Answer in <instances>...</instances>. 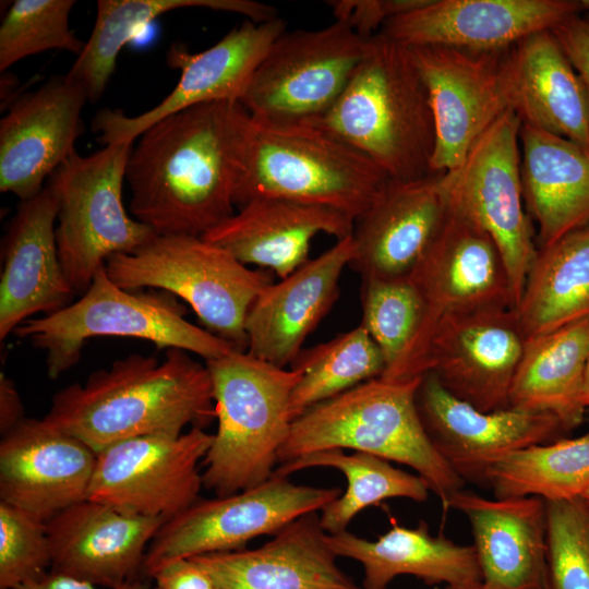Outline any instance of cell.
<instances>
[{
  "label": "cell",
  "instance_id": "6da1fadb",
  "mask_svg": "<svg viewBox=\"0 0 589 589\" xmlns=\"http://www.w3.org/2000/svg\"><path fill=\"white\" fill-rule=\"evenodd\" d=\"M249 112L239 101L168 116L133 144L130 212L159 236L202 237L235 213Z\"/></svg>",
  "mask_w": 589,
  "mask_h": 589
},
{
  "label": "cell",
  "instance_id": "7a4b0ae2",
  "mask_svg": "<svg viewBox=\"0 0 589 589\" xmlns=\"http://www.w3.org/2000/svg\"><path fill=\"white\" fill-rule=\"evenodd\" d=\"M216 418L209 371L188 351L168 349L164 361L132 353L55 394L43 420L94 452L121 441L180 435Z\"/></svg>",
  "mask_w": 589,
  "mask_h": 589
},
{
  "label": "cell",
  "instance_id": "3957f363",
  "mask_svg": "<svg viewBox=\"0 0 589 589\" xmlns=\"http://www.w3.org/2000/svg\"><path fill=\"white\" fill-rule=\"evenodd\" d=\"M309 122L360 152L393 180L433 175L435 128L428 91L409 48L382 35L364 55L344 93Z\"/></svg>",
  "mask_w": 589,
  "mask_h": 589
},
{
  "label": "cell",
  "instance_id": "277c9868",
  "mask_svg": "<svg viewBox=\"0 0 589 589\" xmlns=\"http://www.w3.org/2000/svg\"><path fill=\"white\" fill-rule=\"evenodd\" d=\"M389 179L370 158L318 127L249 113L235 205L283 199L332 208L356 220Z\"/></svg>",
  "mask_w": 589,
  "mask_h": 589
},
{
  "label": "cell",
  "instance_id": "5b68a950",
  "mask_svg": "<svg viewBox=\"0 0 589 589\" xmlns=\"http://www.w3.org/2000/svg\"><path fill=\"white\" fill-rule=\"evenodd\" d=\"M421 378L376 377L311 407L292 421L278 464L332 448L368 453L416 470L447 510L465 481L422 425L416 404Z\"/></svg>",
  "mask_w": 589,
  "mask_h": 589
},
{
  "label": "cell",
  "instance_id": "8992f818",
  "mask_svg": "<svg viewBox=\"0 0 589 589\" xmlns=\"http://www.w3.org/2000/svg\"><path fill=\"white\" fill-rule=\"evenodd\" d=\"M205 364L218 426L202 461V480L225 496L273 476L291 428L289 404L300 373L239 350Z\"/></svg>",
  "mask_w": 589,
  "mask_h": 589
},
{
  "label": "cell",
  "instance_id": "52a82bcc",
  "mask_svg": "<svg viewBox=\"0 0 589 589\" xmlns=\"http://www.w3.org/2000/svg\"><path fill=\"white\" fill-rule=\"evenodd\" d=\"M185 311L177 297L166 291L134 292L119 287L103 266L79 300L23 322L13 334L45 351L47 375L52 380L77 363L84 344L94 337L145 339L158 349H181L205 361L237 350L189 322Z\"/></svg>",
  "mask_w": 589,
  "mask_h": 589
},
{
  "label": "cell",
  "instance_id": "ba28073f",
  "mask_svg": "<svg viewBox=\"0 0 589 589\" xmlns=\"http://www.w3.org/2000/svg\"><path fill=\"white\" fill-rule=\"evenodd\" d=\"M105 268L119 287L155 288L187 302L205 329L247 351L249 309L273 283L272 272L252 269L199 236H154L137 249L110 256Z\"/></svg>",
  "mask_w": 589,
  "mask_h": 589
},
{
  "label": "cell",
  "instance_id": "9c48e42d",
  "mask_svg": "<svg viewBox=\"0 0 589 589\" xmlns=\"http://www.w3.org/2000/svg\"><path fill=\"white\" fill-rule=\"evenodd\" d=\"M134 142L71 155L50 177L58 215L56 242L62 269L75 292L116 254L131 252L154 233L129 215L122 201L125 169Z\"/></svg>",
  "mask_w": 589,
  "mask_h": 589
},
{
  "label": "cell",
  "instance_id": "30bf717a",
  "mask_svg": "<svg viewBox=\"0 0 589 589\" xmlns=\"http://www.w3.org/2000/svg\"><path fill=\"white\" fill-rule=\"evenodd\" d=\"M408 278L422 303L421 323L399 361L381 376L384 378L425 374L431 339L446 316L490 308L514 309L497 245L453 202L444 227Z\"/></svg>",
  "mask_w": 589,
  "mask_h": 589
},
{
  "label": "cell",
  "instance_id": "8fae6325",
  "mask_svg": "<svg viewBox=\"0 0 589 589\" xmlns=\"http://www.w3.org/2000/svg\"><path fill=\"white\" fill-rule=\"evenodd\" d=\"M340 495L339 488L296 484L273 474L243 491L197 500L163 524L147 549L142 572L152 577L178 558L244 549L252 539L274 536L293 520L321 512Z\"/></svg>",
  "mask_w": 589,
  "mask_h": 589
},
{
  "label": "cell",
  "instance_id": "7c38bea8",
  "mask_svg": "<svg viewBox=\"0 0 589 589\" xmlns=\"http://www.w3.org/2000/svg\"><path fill=\"white\" fill-rule=\"evenodd\" d=\"M366 41L336 20L320 29L285 32L271 46L240 104L261 119H316L346 89Z\"/></svg>",
  "mask_w": 589,
  "mask_h": 589
},
{
  "label": "cell",
  "instance_id": "4fadbf2b",
  "mask_svg": "<svg viewBox=\"0 0 589 589\" xmlns=\"http://www.w3.org/2000/svg\"><path fill=\"white\" fill-rule=\"evenodd\" d=\"M521 121L507 111L478 140L453 172L454 205L483 228L505 264L514 309L537 254L533 227L525 209L520 177Z\"/></svg>",
  "mask_w": 589,
  "mask_h": 589
},
{
  "label": "cell",
  "instance_id": "5bb4252c",
  "mask_svg": "<svg viewBox=\"0 0 589 589\" xmlns=\"http://www.w3.org/2000/svg\"><path fill=\"white\" fill-rule=\"evenodd\" d=\"M213 441L202 428L180 435H151L97 453L87 500L123 514L168 520L199 498V465Z\"/></svg>",
  "mask_w": 589,
  "mask_h": 589
},
{
  "label": "cell",
  "instance_id": "9a60e30c",
  "mask_svg": "<svg viewBox=\"0 0 589 589\" xmlns=\"http://www.w3.org/2000/svg\"><path fill=\"white\" fill-rule=\"evenodd\" d=\"M408 48L428 91L434 120L431 170H457L483 133L510 110L504 75L506 49Z\"/></svg>",
  "mask_w": 589,
  "mask_h": 589
},
{
  "label": "cell",
  "instance_id": "2e32d148",
  "mask_svg": "<svg viewBox=\"0 0 589 589\" xmlns=\"http://www.w3.org/2000/svg\"><path fill=\"white\" fill-rule=\"evenodd\" d=\"M286 32L279 17L266 22L245 20L212 47L191 53L172 46L168 63L180 69L175 88L158 105L137 116L103 109L92 128L105 146L134 142L161 119L187 108L213 101H239L273 43Z\"/></svg>",
  "mask_w": 589,
  "mask_h": 589
},
{
  "label": "cell",
  "instance_id": "e0dca14e",
  "mask_svg": "<svg viewBox=\"0 0 589 589\" xmlns=\"http://www.w3.org/2000/svg\"><path fill=\"white\" fill-rule=\"evenodd\" d=\"M416 404L432 445L465 482L485 485L488 469L500 458L566 433L550 413L481 411L452 395L433 372L422 375Z\"/></svg>",
  "mask_w": 589,
  "mask_h": 589
},
{
  "label": "cell",
  "instance_id": "ac0fdd59",
  "mask_svg": "<svg viewBox=\"0 0 589 589\" xmlns=\"http://www.w3.org/2000/svg\"><path fill=\"white\" fill-rule=\"evenodd\" d=\"M525 342L512 308L449 315L435 328L425 373L433 372L452 395L481 411L506 409Z\"/></svg>",
  "mask_w": 589,
  "mask_h": 589
},
{
  "label": "cell",
  "instance_id": "d6986e66",
  "mask_svg": "<svg viewBox=\"0 0 589 589\" xmlns=\"http://www.w3.org/2000/svg\"><path fill=\"white\" fill-rule=\"evenodd\" d=\"M83 86L53 76L13 100L0 120V191L23 201L44 190V181L71 156L84 131Z\"/></svg>",
  "mask_w": 589,
  "mask_h": 589
},
{
  "label": "cell",
  "instance_id": "ffe728a7",
  "mask_svg": "<svg viewBox=\"0 0 589 589\" xmlns=\"http://www.w3.org/2000/svg\"><path fill=\"white\" fill-rule=\"evenodd\" d=\"M452 181V171L411 181L389 179L354 220L349 266L362 279L408 277L445 225Z\"/></svg>",
  "mask_w": 589,
  "mask_h": 589
},
{
  "label": "cell",
  "instance_id": "44dd1931",
  "mask_svg": "<svg viewBox=\"0 0 589 589\" xmlns=\"http://www.w3.org/2000/svg\"><path fill=\"white\" fill-rule=\"evenodd\" d=\"M582 12H589V0H430L389 20L380 33L407 47L495 51Z\"/></svg>",
  "mask_w": 589,
  "mask_h": 589
},
{
  "label": "cell",
  "instance_id": "7402d4cb",
  "mask_svg": "<svg viewBox=\"0 0 589 589\" xmlns=\"http://www.w3.org/2000/svg\"><path fill=\"white\" fill-rule=\"evenodd\" d=\"M96 459L77 437L24 418L2 434L0 501L46 522L87 498Z\"/></svg>",
  "mask_w": 589,
  "mask_h": 589
},
{
  "label": "cell",
  "instance_id": "603a6c76",
  "mask_svg": "<svg viewBox=\"0 0 589 589\" xmlns=\"http://www.w3.org/2000/svg\"><path fill=\"white\" fill-rule=\"evenodd\" d=\"M165 521L161 517L127 515L87 498L75 503L46 521L49 572L101 588L134 580Z\"/></svg>",
  "mask_w": 589,
  "mask_h": 589
},
{
  "label": "cell",
  "instance_id": "cb8c5ba5",
  "mask_svg": "<svg viewBox=\"0 0 589 589\" xmlns=\"http://www.w3.org/2000/svg\"><path fill=\"white\" fill-rule=\"evenodd\" d=\"M353 254L351 236L337 240L321 255L266 286L245 318L247 352L279 368L290 366L335 303L341 273Z\"/></svg>",
  "mask_w": 589,
  "mask_h": 589
},
{
  "label": "cell",
  "instance_id": "d4e9b609",
  "mask_svg": "<svg viewBox=\"0 0 589 589\" xmlns=\"http://www.w3.org/2000/svg\"><path fill=\"white\" fill-rule=\"evenodd\" d=\"M58 204L46 185L23 201L2 242L0 339L39 312L51 314L76 293L62 269L56 242Z\"/></svg>",
  "mask_w": 589,
  "mask_h": 589
},
{
  "label": "cell",
  "instance_id": "484cf974",
  "mask_svg": "<svg viewBox=\"0 0 589 589\" xmlns=\"http://www.w3.org/2000/svg\"><path fill=\"white\" fill-rule=\"evenodd\" d=\"M448 508L470 524L483 582L495 589H550L543 498H488L462 489Z\"/></svg>",
  "mask_w": 589,
  "mask_h": 589
},
{
  "label": "cell",
  "instance_id": "4316f807",
  "mask_svg": "<svg viewBox=\"0 0 589 589\" xmlns=\"http://www.w3.org/2000/svg\"><path fill=\"white\" fill-rule=\"evenodd\" d=\"M327 536L311 513L260 548L191 558L219 589H363L339 568Z\"/></svg>",
  "mask_w": 589,
  "mask_h": 589
},
{
  "label": "cell",
  "instance_id": "83f0119b",
  "mask_svg": "<svg viewBox=\"0 0 589 589\" xmlns=\"http://www.w3.org/2000/svg\"><path fill=\"white\" fill-rule=\"evenodd\" d=\"M354 219L338 211L263 197L249 201L202 237L244 265H255L280 279L309 261L311 242L326 233L350 237Z\"/></svg>",
  "mask_w": 589,
  "mask_h": 589
},
{
  "label": "cell",
  "instance_id": "f1b7e54d",
  "mask_svg": "<svg viewBox=\"0 0 589 589\" xmlns=\"http://www.w3.org/2000/svg\"><path fill=\"white\" fill-rule=\"evenodd\" d=\"M510 111L521 124L568 139L589 152V96L551 29L506 49Z\"/></svg>",
  "mask_w": 589,
  "mask_h": 589
},
{
  "label": "cell",
  "instance_id": "f546056e",
  "mask_svg": "<svg viewBox=\"0 0 589 589\" xmlns=\"http://www.w3.org/2000/svg\"><path fill=\"white\" fill-rule=\"evenodd\" d=\"M520 177L540 247L589 225V152L573 141L521 124Z\"/></svg>",
  "mask_w": 589,
  "mask_h": 589
},
{
  "label": "cell",
  "instance_id": "4dcf8cb0",
  "mask_svg": "<svg viewBox=\"0 0 589 589\" xmlns=\"http://www.w3.org/2000/svg\"><path fill=\"white\" fill-rule=\"evenodd\" d=\"M327 541L337 556L362 565L363 589H386L401 575L414 576L426 585L464 586L483 580L473 545L432 536L423 521L414 528L393 522L375 540L344 531L328 534Z\"/></svg>",
  "mask_w": 589,
  "mask_h": 589
},
{
  "label": "cell",
  "instance_id": "1f68e13d",
  "mask_svg": "<svg viewBox=\"0 0 589 589\" xmlns=\"http://www.w3.org/2000/svg\"><path fill=\"white\" fill-rule=\"evenodd\" d=\"M589 356V316L525 342L509 407L554 416L565 432L579 426Z\"/></svg>",
  "mask_w": 589,
  "mask_h": 589
},
{
  "label": "cell",
  "instance_id": "d6a6232c",
  "mask_svg": "<svg viewBox=\"0 0 589 589\" xmlns=\"http://www.w3.org/2000/svg\"><path fill=\"white\" fill-rule=\"evenodd\" d=\"M185 8L237 13L257 23L278 17L276 8L253 0H98L91 35L67 75L83 86L89 101H97L122 47L135 32L165 13Z\"/></svg>",
  "mask_w": 589,
  "mask_h": 589
},
{
  "label": "cell",
  "instance_id": "836d02e7",
  "mask_svg": "<svg viewBox=\"0 0 589 589\" xmlns=\"http://www.w3.org/2000/svg\"><path fill=\"white\" fill-rule=\"evenodd\" d=\"M514 310L526 340L589 316V225L538 248Z\"/></svg>",
  "mask_w": 589,
  "mask_h": 589
},
{
  "label": "cell",
  "instance_id": "e575fe53",
  "mask_svg": "<svg viewBox=\"0 0 589 589\" xmlns=\"http://www.w3.org/2000/svg\"><path fill=\"white\" fill-rule=\"evenodd\" d=\"M313 467H330L344 473L347 488L344 494L322 510L320 525L327 534L347 531L350 521L363 509L378 505L388 498H408L424 502L429 485L420 477L400 470L377 456L332 448L313 452L290 461L279 464L274 476L287 477Z\"/></svg>",
  "mask_w": 589,
  "mask_h": 589
},
{
  "label": "cell",
  "instance_id": "d590c367",
  "mask_svg": "<svg viewBox=\"0 0 589 589\" xmlns=\"http://www.w3.org/2000/svg\"><path fill=\"white\" fill-rule=\"evenodd\" d=\"M588 485L589 432L515 450L492 464L485 474V486L500 498L570 500L581 496Z\"/></svg>",
  "mask_w": 589,
  "mask_h": 589
},
{
  "label": "cell",
  "instance_id": "8d00e7d4",
  "mask_svg": "<svg viewBox=\"0 0 589 589\" xmlns=\"http://www.w3.org/2000/svg\"><path fill=\"white\" fill-rule=\"evenodd\" d=\"M289 368L300 373L289 404L293 421L311 407L381 377L386 362L375 341L359 325L302 349Z\"/></svg>",
  "mask_w": 589,
  "mask_h": 589
},
{
  "label": "cell",
  "instance_id": "74e56055",
  "mask_svg": "<svg viewBox=\"0 0 589 589\" xmlns=\"http://www.w3.org/2000/svg\"><path fill=\"white\" fill-rule=\"evenodd\" d=\"M73 0H15L0 27V71L43 51L82 52L85 41L70 28Z\"/></svg>",
  "mask_w": 589,
  "mask_h": 589
},
{
  "label": "cell",
  "instance_id": "f35d334b",
  "mask_svg": "<svg viewBox=\"0 0 589 589\" xmlns=\"http://www.w3.org/2000/svg\"><path fill=\"white\" fill-rule=\"evenodd\" d=\"M360 325L380 348L386 373L406 352L422 317V303L408 277L362 279Z\"/></svg>",
  "mask_w": 589,
  "mask_h": 589
},
{
  "label": "cell",
  "instance_id": "ab89813d",
  "mask_svg": "<svg viewBox=\"0 0 589 589\" xmlns=\"http://www.w3.org/2000/svg\"><path fill=\"white\" fill-rule=\"evenodd\" d=\"M550 589H589V508L582 498L545 501Z\"/></svg>",
  "mask_w": 589,
  "mask_h": 589
},
{
  "label": "cell",
  "instance_id": "60d3db41",
  "mask_svg": "<svg viewBox=\"0 0 589 589\" xmlns=\"http://www.w3.org/2000/svg\"><path fill=\"white\" fill-rule=\"evenodd\" d=\"M50 567L46 522L0 501V589H16Z\"/></svg>",
  "mask_w": 589,
  "mask_h": 589
},
{
  "label": "cell",
  "instance_id": "b9f144b4",
  "mask_svg": "<svg viewBox=\"0 0 589 589\" xmlns=\"http://www.w3.org/2000/svg\"><path fill=\"white\" fill-rule=\"evenodd\" d=\"M430 0H333L327 1L336 21L348 24L359 36L377 35L389 20L417 10Z\"/></svg>",
  "mask_w": 589,
  "mask_h": 589
},
{
  "label": "cell",
  "instance_id": "7bdbcfd3",
  "mask_svg": "<svg viewBox=\"0 0 589 589\" xmlns=\"http://www.w3.org/2000/svg\"><path fill=\"white\" fill-rule=\"evenodd\" d=\"M551 31L580 76L589 96V23L580 15H575Z\"/></svg>",
  "mask_w": 589,
  "mask_h": 589
},
{
  "label": "cell",
  "instance_id": "ee69618b",
  "mask_svg": "<svg viewBox=\"0 0 589 589\" xmlns=\"http://www.w3.org/2000/svg\"><path fill=\"white\" fill-rule=\"evenodd\" d=\"M153 589H216L209 574L193 558H178L166 563L153 575Z\"/></svg>",
  "mask_w": 589,
  "mask_h": 589
},
{
  "label": "cell",
  "instance_id": "f6af8a7d",
  "mask_svg": "<svg viewBox=\"0 0 589 589\" xmlns=\"http://www.w3.org/2000/svg\"><path fill=\"white\" fill-rule=\"evenodd\" d=\"M16 589H148V587L141 580L134 579L115 588H101L77 578L48 572L43 577L23 584Z\"/></svg>",
  "mask_w": 589,
  "mask_h": 589
},
{
  "label": "cell",
  "instance_id": "bcb514c9",
  "mask_svg": "<svg viewBox=\"0 0 589 589\" xmlns=\"http://www.w3.org/2000/svg\"><path fill=\"white\" fill-rule=\"evenodd\" d=\"M24 417L21 397L14 385L3 372L0 375V431L4 434Z\"/></svg>",
  "mask_w": 589,
  "mask_h": 589
},
{
  "label": "cell",
  "instance_id": "7dc6e473",
  "mask_svg": "<svg viewBox=\"0 0 589 589\" xmlns=\"http://www.w3.org/2000/svg\"><path fill=\"white\" fill-rule=\"evenodd\" d=\"M445 589H495L483 581H478L464 586H446Z\"/></svg>",
  "mask_w": 589,
  "mask_h": 589
},
{
  "label": "cell",
  "instance_id": "c3c4849f",
  "mask_svg": "<svg viewBox=\"0 0 589 589\" xmlns=\"http://www.w3.org/2000/svg\"><path fill=\"white\" fill-rule=\"evenodd\" d=\"M584 404L589 409V356L585 371V384H584Z\"/></svg>",
  "mask_w": 589,
  "mask_h": 589
},
{
  "label": "cell",
  "instance_id": "681fc988",
  "mask_svg": "<svg viewBox=\"0 0 589 589\" xmlns=\"http://www.w3.org/2000/svg\"><path fill=\"white\" fill-rule=\"evenodd\" d=\"M580 497L582 498V501L586 503V505L589 508V485L587 486V489L585 490V492L581 494Z\"/></svg>",
  "mask_w": 589,
  "mask_h": 589
},
{
  "label": "cell",
  "instance_id": "f907efd6",
  "mask_svg": "<svg viewBox=\"0 0 589 589\" xmlns=\"http://www.w3.org/2000/svg\"><path fill=\"white\" fill-rule=\"evenodd\" d=\"M589 23V12H587L586 16L584 17Z\"/></svg>",
  "mask_w": 589,
  "mask_h": 589
},
{
  "label": "cell",
  "instance_id": "816d5d0a",
  "mask_svg": "<svg viewBox=\"0 0 589 589\" xmlns=\"http://www.w3.org/2000/svg\"><path fill=\"white\" fill-rule=\"evenodd\" d=\"M216 589H219V588H216Z\"/></svg>",
  "mask_w": 589,
  "mask_h": 589
}]
</instances>
